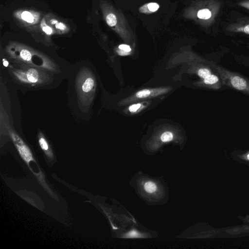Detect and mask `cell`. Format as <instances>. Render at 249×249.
I'll return each instance as SVG.
<instances>
[{
	"label": "cell",
	"mask_w": 249,
	"mask_h": 249,
	"mask_svg": "<svg viewBox=\"0 0 249 249\" xmlns=\"http://www.w3.org/2000/svg\"><path fill=\"white\" fill-rule=\"evenodd\" d=\"M101 7L107 25L125 42H130L134 33L122 10L106 2L102 3Z\"/></svg>",
	"instance_id": "obj_1"
},
{
	"label": "cell",
	"mask_w": 249,
	"mask_h": 249,
	"mask_svg": "<svg viewBox=\"0 0 249 249\" xmlns=\"http://www.w3.org/2000/svg\"><path fill=\"white\" fill-rule=\"evenodd\" d=\"M209 65L218 74L223 86L234 89L249 96V78L213 62L210 63Z\"/></svg>",
	"instance_id": "obj_2"
},
{
	"label": "cell",
	"mask_w": 249,
	"mask_h": 249,
	"mask_svg": "<svg viewBox=\"0 0 249 249\" xmlns=\"http://www.w3.org/2000/svg\"><path fill=\"white\" fill-rule=\"evenodd\" d=\"M10 136L21 158L26 163L33 174L34 175L35 174V170L34 169L35 168L39 172L42 173V171L38 166L29 147L24 143L21 138L15 133L11 132Z\"/></svg>",
	"instance_id": "obj_3"
},
{
	"label": "cell",
	"mask_w": 249,
	"mask_h": 249,
	"mask_svg": "<svg viewBox=\"0 0 249 249\" xmlns=\"http://www.w3.org/2000/svg\"><path fill=\"white\" fill-rule=\"evenodd\" d=\"M160 8V5L156 2L145 3L139 8V12L144 14H150L156 12Z\"/></svg>",
	"instance_id": "obj_4"
},
{
	"label": "cell",
	"mask_w": 249,
	"mask_h": 249,
	"mask_svg": "<svg viewBox=\"0 0 249 249\" xmlns=\"http://www.w3.org/2000/svg\"><path fill=\"white\" fill-rule=\"evenodd\" d=\"M38 142L41 148L44 151L47 158L50 160L53 159V155L51 150L49 149L48 143L46 140L43 137H40L38 140Z\"/></svg>",
	"instance_id": "obj_5"
},
{
	"label": "cell",
	"mask_w": 249,
	"mask_h": 249,
	"mask_svg": "<svg viewBox=\"0 0 249 249\" xmlns=\"http://www.w3.org/2000/svg\"><path fill=\"white\" fill-rule=\"evenodd\" d=\"M27 77L28 81L32 83L37 82L38 79V73L37 71L33 68L29 69L27 71Z\"/></svg>",
	"instance_id": "obj_6"
},
{
	"label": "cell",
	"mask_w": 249,
	"mask_h": 249,
	"mask_svg": "<svg viewBox=\"0 0 249 249\" xmlns=\"http://www.w3.org/2000/svg\"><path fill=\"white\" fill-rule=\"evenodd\" d=\"M143 188L145 192L148 194H153L158 189V186L156 183L152 181H147L143 185Z\"/></svg>",
	"instance_id": "obj_7"
},
{
	"label": "cell",
	"mask_w": 249,
	"mask_h": 249,
	"mask_svg": "<svg viewBox=\"0 0 249 249\" xmlns=\"http://www.w3.org/2000/svg\"><path fill=\"white\" fill-rule=\"evenodd\" d=\"M93 86V79L92 78H88L83 83L82 89L84 92H89L92 89Z\"/></svg>",
	"instance_id": "obj_8"
},
{
	"label": "cell",
	"mask_w": 249,
	"mask_h": 249,
	"mask_svg": "<svg viewBox=\"0 0 249 249\" xmlns=\"http://www.w3.org/2000/svg\"><path fill=\"white\" fill-rule=\"evenodd\" d=\"M21 18L24 21L28 23H33L34 21V18L32 14L28 11H24L21 14Z\"/></svg>",
	"instance_id": "obj_9"
},
{
	"label": "cell",
	"mask_w": 249,
	"mask_h": 249,
	"mask_svg": "<svg viewBox=\"0 0 249 249\" xmlns=\"http://www.w3.org/2000/svg\"><path fill=\"white\" fill-rule=\"evenodd\" d=\"M173 134L170 131H166L162 134L160 139L163 142H170L173 140Z\"/></svg>",
	"instance_id": "obj_10"
},
{
	"label": "cell",
	"mask_w": 249,
	"mask_h": 249,
	"mask_svg": "<svg viewBox=\"0 0 249 249\" xmlns=\"http://www.w3.org/2000/svg\"><path fill=\"white\" fill-rule=\"evenodd\" d=\"M151 91L149 89H144L137 92L136 96L138 98H146L150 95Z\"/></svg>",
	"instance_id": "obj_11"
},
{
	"label": "cell",
	"mask_w": 249,
	"mask_h": 249,
	"mask_svg": "<svg viewBox=\"0 0 249 249\" xmlns=\"http://www.w3.org/2000/svg\"><path fill=\"white\" fill-rule=\"evenodd\" d=\"M118 49L120 50L119 53H123L121 55L127 54V53L131 51V47L127 44H121L118 47Z\"/></svg>",
	"instance_id": "obj_12"
},
{
	"label": "cell",
	"mask_w": 249,
	"mask_h": 249,
	"mask_svg": "<svg viewBox=\"0 0 249 249\" xmlns=\"http://www.w3.org/2000/svg\"><path fill=\"white\" fill-rule=\"evenodd\" d=\"M20 55L23 59L27 61H30L32 56L30 52L26 49H22L20 51Z\"/></svg>",
	"instance_id": "obj_13"
},
{
	"label": "cell",
	"mask_w": 249,
	"mask_h": 249,
	"mask_svg": "<svg viewBox=\"0 0 249 249\" xmlns=\"http://www.w3.org/2000/svg\"><path fill=\"white\" fill-rule=\"evenodd\" d=\"M141 104L139 103L133 104L129 106L128 109L130 112H134L137 111L141 107Z\"/></svg>",
	"instance_id": "obj_14"
},
{
	"label": "cell",
	"mask_w": 249,
	"mask_h": 249,
	"mask_svg": "<svg viewBox=\"0 0 249 249\" xmlns=\"http://www.w3.org/2000/svg\"><path fill=\"white\" fill-rule=\"evenodd\" d=\"M42 30L47 35H51L53 33L52 29L48 25H44L42 27Z\"/></svg>",
	"instance_id": "obj_15"
},
{
	"label": "cell",
	"mask_w": 249,
	"mask_h": 249,
	"mask_svg": "<svg viewBox=\"0 0 249 249\" xmlns=\"http://www.w3.org/2000/svg\"><path fill=\"white\" fill-rule=\"evenodd\" d=\"M55 27L61 30H64L66 29V26L64 24L61 22H58L55 24Z\"/></svg>",
	"instance_id": "obj_16"
},
{
	"label": "cell",
	"mask_w": 249,
	"mask_h": 249,
	"mask_svg": "<svg viewBox=\"0 0 249 249\" xmlns=\"http://www.w3.org/2000/svg\"><path fill=\"white\" fill-rule=\"evenodd\" d=\"M243 31L244 33L249 34V24L245 26L243 29Z\"/></svg>",
	"instance_id": "obj_17"
},
{
	"label": "cell",
	"mask_w": 249,
	"mask_h": 249,
	"mask_svg": "<svg viewBox=\"0 0 249 249\" xmlns=\"http://www.w3.org/2000/svg\"><path fill=\"white\" fill-rule=\"evenodd\" d=\"M51 23L52 24H56L57 23H58V21L56 19H52L50 21Z\"/></svg>",
	"instance_id": "obj_18"
},
{
	"label": "cell",
	"mask_w": 249,
	"mask_h": 249,
	"mask_svg": "<svg viewBox=\"0 0 249 249\" xmlns=\"http://www.w3.org/2000/svg\"><path fill=\"white\" fill-rule=\"evenodd\" d=\"M3 64L5 67H7L8 66V62L3 60Z\"/></svg>",
	"instance_id": "obj_19"
},
{
	"label": "cell",
	"mask_w": 249,
	"mask_h": 249,
	"mask_svg": "<svg viewBox=\"0 0 249 249\" xmlns=\"http://www.w3.org/2000/svg\"><path fill=\"white\" fill-rule=\"evenodd\" d=\"M246 65L249 67V62H247Z\"/></svg>",
	"instance_id": "obj_20"
},
{
	"label": "cell",
	"mask_w": 249,
	"mask_h": 249,
	"mask_svg": "<svg viewBox=\"0 0 249 249\" xmlns=\"http://www.w3.org/2000/svg\"><path fill=\"white\" fill-rule=\"evenodd\" d=\"M247 159L249 160V154L247 155Z\"/></svg>",
	"instance_id": "obj_21"
}]
</instances>
